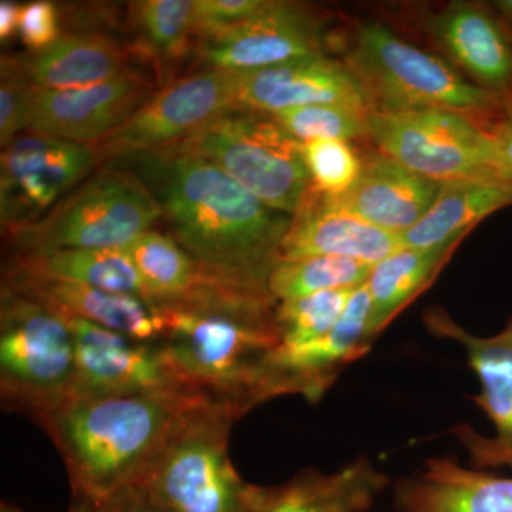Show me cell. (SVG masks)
Wrapping results in <instances>:
<instances>
[{
    "label": "cell",
    "mask_w": 512,
    "mask_h": 512,
    "mask_svg": "<svg viewBox=\"0 0 512 512\" xmlns=\"http://www.w3.org/2000/svg\"><path fill=\"white\" fill-rule=\"evenodd\" d=\"M121 161L136 165L163 208L171 237L205 275L269 292L289 215L259 201L217 164L175 146Z\"/></svg>",
    "instance_id": "1"
},
{
    "label": "cell",
    "mask_w": 512,
    "mask_h": 512,
    "mask_svg": "<svg viewBox=\"0 0 512 512\" xmlns=\"http://www.w3.org/2000/svg\"><path fill=\"white\" fill-rule=\"evenodd\" d=\"M158 306L161 345L191 390L239 417L265 403L266 370L281 348L271 292L208 279L180 301Z\"/></svg>",
    "instance_id": "2"
},
{
    "label": "cell",
    "mask_w": 512,
    "mask_h": 512,
    "mask_svg": "<svg viewBox=\"0 0 512 512\" xmlns=\"http://www.w3.org/2000/svg\"><path fill=\"white\" fill-rule=\"evenodd\" d=\"M198 394H72L35 417L59 450L73 498L103 500L138 483Z\"/></svg>",
    "instance_id": "3"
},
{
    "label": "cell",
    "mask_w": 512,
    "mask_h": 512,
    "mask_svg": "<svg viewBox=\"0 0 512 512\" xmlns=\"http://www.w3.org/2000/svg\"><path fill=\"white\" fill-rule=\"evenodd\" d=\"M238 419L227 404L194 400L134 487L157 512L254 511L261 487L242 480L228 453Z\"/></svg>",
    "instance_id": "4"
},
{
    "label": "cell",
    "mask_w": 512,
    "mask_h": 512,
    "mask_svg": "<svg viewBox=\"0 0 512 512\" xmlns=\"http://www.w3.org/2000/svg\"><path fill=\"white\" fill-rule=\"evenodd\" d=\"M343 49L342 62L373 111H453L488 128L512 110L382 22L356 25Z\"/></svg>",
    "instance_id": "5"
},
{
    "label": "cell",
    "mask_w": 512,
    "mask_h": 512,
    "mask_svg": "<svg viewBox=\"0 0 512 512\" xmlns=\"http://www.w3.org/2000/svg\"><path fill=\"white\" fill-rule=\"evenodd\" d=\"M161 217L163 208L146 183L128 168L109 165L42 218L6 234L12 258L62 249L126 248Z\"/></svg>",
    "instance_id": "6"
},
{
    "label": "cell",
    "mask_w": 512,
    "mask_h": 512,
    "mask_svg": "<svg viewBox=\"0 0 512 512\" xmlns=\"http://www.w3.org/2000/svg\"><path fill=\"white\" fill-rule=\"evenodd\" d=\"M76 346L63 315L2 285L0 396L5 409L35 419L72 396Z\"/></svg>",
    "instance_id": "7"
},
{
    "label": "cell",
    "mask_w": 512,
    "mask_h": 512,
    "mask_svg": "<svg viewBox=\"0 0 512 512\" xmlns=\"http://www.w3.org/2000/svg\"><path fill=\"white\" fill-rule=\"evenodd\" d=\"M175 147L217 164L259 201L289 217L311 188L301 141L269 114L228 111Z\"/></svg>",
    "instance_id": "8"
},
{
    "label": "cell",
    "mask_w": 512,
    "mask_h": 512,
    "mask_svg": "<svg viewBox=\"0 0 512 512\" xmlns=\"http://www.w3.org/2000/svg\"><path fill=\"white\" fill-rule=\"evenodd\" d=\"M367 140L384 156L440 184L501 180L488 128L453 111H373Z\"/></svg>",
    "instance_id": "9"
},
{
    "label": "cell",
    "mask_w": 512,
    "mask_h": 512,
    "mask_svg": "<svg viewBox=\"0 0 512 512\" xmlns=\"http://www.w3.org/2000/svg\"><path fill=\"white\" fill-rule=\"evenodd\" d=\"M239 72L202 69L164 84L116 130L94 144L97 165L177 146L238 109Z\"/></svg>",
    "instance_id": "10"
},
{
    "label": "cell",
    "mask_w": 512,
    "mask_h": 512,
    "mask_svg": "<svg viewBox=\"0 0 512 512\" xmlns=\"http://www.w3.org/2000/svg\"><path fill=\"white\" fill-rule=\"evenodd\" d=\"M423 322L431 335L464 349L468 365L480 382V393L473 402L493 424V436H483L467 424L451 430L466 448L470 467L512 470V315L500 333L487 338L468 332L440 306L426 309Z\"/></svg>",
    "instance_id": "11"
},
{
    "label": "cell",
    "mask_w": 512,
    "mask_h": 512,
    "mask_svg": "<svg viewBox=\"0 0 512 512\" xmlns=\"http://www.w3.org/2000/svg\"><path fill=\"white\" fill-rule=\"evenodd\" d=\"M325 10L301 2L271 0L255 18L197 40L204 69L251 72L303 59L329 56L333 40Z\"/></svg>",
    "instance_id": "12"
},
{
    "label": "cell",
    "mask_w": 512,
    "mask_h": 512,
    "mask_svg": "<svg viewBox=\"0 0 512 512\" xmlns=\"http://www.w3.org/2000/svg\"><path fill=\"white\" fill-rule=\"evenodd\" d=\"M96 165L92 146L32 131L16 137L0 161L3 227L9 231L42 218Z\"/></svg>",
    "instance_id": "13"
},
{
    "label": "cell",
    "mask_w": 512,
    "mask_h": 512,
    "mask_svg": "<svg viewBox=\"0 0 512 512\" xmlns=\"http://www.w3.org/2000/svg\"><path fill=\"white\" fill-rule=\"evenodd\" d=\"M63 316L76 346L73 394H198L184 382L161 342H138L89 320Z\"/></svg>",
    "instance_id": "14"
},
{
    "label": "cell",
    "mask_w": 512,
    "mask_h": 512,
    "mask_svg": "<svg viewBox=\"0 0 512 512\" xmlns=\"http://www.w3.org/2000/svg\"><path fill=\"white\" fill-rule=\"evenodd\" d=\"M420 28L468 82L512 109V35L490 2L454 0L426 10Z\"/></svg>",
    "instance_id": "15"
},
{
    "label": "cell",
    "mask_w": 512,
    "mask_h": 512,
    "mask_svg": "<svg viewBox=\"0 0 512 512\" xmlns=\"http://www.w3.org/2000/svg\"><path fill=\"white\" fill-rule=\"evenodd\" d=\"M157 74L137 67L80 89H33L28 130L94 146L126 123L160 87Z\"/></svg>",
    "instance_id": "16"
},
{
    "label": "cell",
    "mask_w": 512,
    "mask_h": 512,
    "mask_svg": "<svg viewBox=\"0 0 512 512\" xmlns=\"http://www.w3.org/2000/svg\"><path fill=\"white\" fill-rule=\"evenodd\" d=\"M372 301L366 284L352 293L342 318L328 335L298 348H279L269 362L264 400L302 396L318 403L340 373L366 355L375 339L370 335Z\"/></svg>",
    "instance_id": "17"
},
{
    "label": "cell",
    "mask_w": 512,
    "mask_h": 512,
    "mask_svg": "<svg viewBox=\"0 0 512 512\" xmlns=\"http://www.w3.org/2000/svg\"><path fill=\"white\" fill-rule=\"evenodd\" d=\"M3 284L45 303L62 315L89 320L138 342L157 343L165 335L160 306L127 293L101 291L80 282L39 274L9 262Z\"/></svg>",
    "instance_id": "18"
},
{
    "label": "cell",
    "mask_w": 512,
    "mask_h": 512,
    "mask_svg": "<svg viewBox=\"0 0 512 512\" xmlns=\"http://www.w3.org/2000/svg\"><path fill=\"white\" fill-rule=\"evenodd\" d=\"M237 101L238 109L269 116L313 104H348L372 110L345 63L330 56L303 57L239 72Z\"/></svg>",
    "instance_id": "19"
},
{
    "label": "cell",
    "mask_w": 512,
    "mask_h": 512,
    "mask_svg": "<svg viewBox=\"0 0 512 512\" xmlns=\"http://www.w3.org/2000/svg\"><path fill=\"white\" fill-rule=\"evenodd\" d=\"M400 248L402 235L369 224L330 195L309 188L291 217L279 259L340 256L373 266Z\"/></svg>",
    "instance_id": "20"
},
{
    "label": "cell",
    "mask_w": 512,
    "mask_h": 512,
    "mask_svg": "<svg viewBox=\"0 0 512 512\" xmlns=\"http://www.w3.org/2000/svg\"><path fill=\"white\" fill-rule=\"evenodd\" d=\"M396 512H512V477L433 457L393 485Z\"/></svg>",
    "instance_id": "21"
},
{
    "label": "cell",
    "mask_w": 512,
    "mask_h": 512,
    "mask_svg": "<svg viewBox=\"0 0 512 512\" xmlns=\"http://www.w3.org/2000/svg\"><path fill=\"white\" fill-rule=\"evenodd\" d=\"M362 158L355 185L333 200L369 224L403 235L429 210L441 184L413 173L376 148Z\"/></svg>",
    "instance_id": "22"
},
{
    "label": "cell",
    "mask_w": 512,
    "mask_h": 512,
    "mask_svg": "<svg viewBox=\"0 0 512 512\" xmlns=\"http://www.w3.org/2000/svg\"><path fill=\"white\" fill-rule=\"evenodd\" d=\"M32 83L40 89L67 90L94 86L136 67L137 59L150 64L136 45L103 30L64 33L42 52L20 56Z\"/></svg>",
    "instance_id": "23"
},
{
    "label": "cell",
    "mask_w": 512,
    "mask_h": 512,
    "mask_svg": "<svg viewBox=\"0 0 512 512\" xmlns=\"http://www.w3.org/2000/svg\"><path fill=\"white\" fill-rule=\"evenodd\" d=\"M389 487V477L359 456L333 473L309 468L288 483L261 487L252 512H367Z\"/></svg>",
    "instance_id": "24"
},
{
    "label": "cell",
    "mask_w": 512,
    "mask_h": 512,
    "mask_svg": "<svg viewBox=\"0 0 512 512\" xmlns=\"http://www.w3.org/2000/svg\"><path fill=\"white\" fill-rule=\"evenodd\" d=\"M512 207V185L501 180H458L441 184L436 200L402 235L403 247L436 248L463 239L478 222Z\"/></svg>",
    "instance_id": "25"
},
{
    "label": "cell",
    "mask_w": 512,
    "mask_h": 512,
    "mask_svg": "<svg viewBox=\"0 0 512 512\" xmlns=\"http://www.w3.org/2000/svg\"><path fill=\"white\" fill-rule=\"evenodd\" d=\"M463 239L436 248L403 247L372 266L366 281L372 301L370 335L379 338L406 306L426 291Z\"/></svg>",
    "instance_id": "26"
},
{
    "label": "cell",
    "mask_w": 512,
    "mask_h": 512,
    "mask_svg": "<svg viewBox=\"0 0 512 512\" xmlns=\"http://www.w3.org/2000/svg\"><path fill=\"white\" fill-rule=\"evenodd\" d=\"M10 262L39 274L80 282L101 291L127 293L154 303L124 248L62 249L43 256L12 258Z\"/></svg>",
    "instance_id": "27"
},
{
    "label": "cell",
    "mask_w": 512,
    "mask_h": 512,
    "mask_svg": "<svg viewBox=\"0 0 512 512\" xmlns=\"http://www.w3.org/2000/svg\"><path fill=\"white\" fill-rule=\"evenodd\" d=\"M124 249L156 305L180 301L212 279L171 235L151 229Z\"/></svg>",
    "instance_id": "28"
},
{
    "label": "cell",
    "mask_w": 512,
    "mask_h": 512,
    "mask_svg": "<svg viewBox=\"0 0 512 512\" xmlns=\"http://www.w3.org/2000/svg\"><path fill=\"white\" fill-rule=\"evenodd\" d=\"M372 265L340 256L279 259L269 275L268 289L278 302L315 293L356 289L365 285Z\"/></svg>",
    "instance_id": "29"
},
{
    "label": "cell",
    "mask_w": 512,
    "mask_h": 512,
    "mask_svg": "<svg viewBox=\"0 0 512 512\" xmlns=\"http://www.w3.org/2000/svg\"><path fill=\"white\" fill-rule=\"evenodd\" d=\"M194 8L191 0H144L131 5V20L138 33V52L158 67L180 60L190 50L194 36Z\"/></svg>",
    "instance_id": "30"
},
{
    "label": "cell",
    "mask_w": 512,
    "mask_h": 512,
    "mask_svg": "<svg viewBox=\"0 0 512 512\" xmlns=\"http://www.w3.org/2000/svg\"><path fill=\"white\" fill-rule=\"evenodd\" d=\"M356 289H338L278 302L276 326L281 348H298L328 335L342 318Z\"/></svg>",
    "instance_id": "31"
},
{
    "label": "cell",
    "mask_w": 512,
    "mask_h": 512,
    "mask_svg": "<svg viewBox=\"0 0 512 512\" xmlns=\"http://www.w3.org/2000/svg\"><path fill=\"white\" fill-rule=\"evenodd\" d=\"M373 111L348 104H313L274 114V119L301 143L313 140H367Z\"/></svg>",
    "instance_id": "32"
},
{
    "label": "cell",
    "mask_w": 512,
    "mask_h": 512,
    "mask_svg": "<svg viewBox=\"0 0 512 512\" xmlns=\"http://www.w3.org/2000/svg\"><path fill=\"white\" fill-rule=\"evenodd\" d=\"M302 148L313 190L339 197L355 185L363 158L349 141L313 140L302 143Z\"/></svg>",
    "instance_id": "33"
},
{
    "label": "cell",
    "mask_w": 512,
    "mask_h": 512,
    "mask_svg": "<svg viewBox=\"0 0 512 512\" xmlns=\"http://www.w3.org/2000/svg\"><path fill=\"white\" fill-rule=\"evenodd\" d=\"M32 83L22 59L18 56L2 55L0 63V143L9 146L19 133L28 130Z\"/></svg>",
    "instance_id": "34"
},
{
    "label": "cell",
    "mask_w": 512,
    "mask_h": 512,
    "mask_svg": "<svg viewBox=\"0 0 512 512\" xmlns=\"http://www.w3.org/2000/svg\"><path fill=\"white\" fill-rule=\"evenodd\" d=\"M271 0H197L194 8V36L200 40L217 35L255 18Z\"/></svg>",
    "instance_id": "35"
},
{
    "label": "cell",
    "mask_w": 512,
    "mask_h": 512,
    "mask_svg": "<svg viewBox=\"0 0 512 512\" xmlns=\"http://www.w3.org/2000/svg\"><path fill=\"white\" fill-rule=\"evenodd\" d=\"M18 35L30 53L42 52L59 39V10L55 3L36 0L20 5Z\"/></svg>",
    "instance_id": "36"
},
{
    "label": "cell",
    "mask_w": 512,
    "mask_h": 512,
    "mask_svg": "<svg viewBox=\"0 0 512 512\" xmlns=\"http://www.w3.org/2000/svg\"><path fill=\"white\" fill-rule=\"evenodd\" d=\"M69 512H157L136 487L124 488L103 500L72 498Z\"/></svg>",
    "instance_id": "37"
},
{
    "label": "cell",
    "mask_w": 512,
    "mask_h": 512,
    "mask_svg": "<svg viewBox=\"0 0 512 512\" xmlns=\"http://www.w3.org/2000/svg\"><path fill=\"white\" fill-rule=\"evenodd\" d=\"M488 131L494 140L498 175L512 185V110L491 124Z\"/></svg>",
    "instance_id": "38"
},
{
    "label": "cell",
    "mask_w": 512,
    "mask_h": 512,
    "mask_svg": "<svg viewBox=\"0 0 512 512\" xmlns=\"http://www.w3.org/2000/svg\"><path fill=\"white\" fill-rule=\"evenodd\" d=\"M19 12V3L12 2V0H2L0 2V39H2V42L18 35Z\"/></svg>",
    "instance_id": "39"
},
{
    "label": "cell",
    "mask_w": 512,
    "mask_h": 512,
    "mask_svg": "<svg viewBox=\"0 0 512 512\" xmlns=\"http://www.w3.org/2000/svg\"><path fill=\"white\" fill-rule=\"evenodd\" d=\"M490 5L512 35V0H494Z\"/></svg>",
    "instance_id": "40"
},
{
    "label": "cell",
    "mask_w": 512,
    "mask_h": 512,
    "mask_svg": "<svg viewBox=\"0 0 512 512\" xmlns=\"http://www.w3.org/2000/svg\"><path fill=\"white\" fill-rule=\"evenodd\" d=\"M2 512H23L19 508L12 507L10 504L2 503Z\"/></svg>",
    "instance_id": "41"
}]
</instances>
